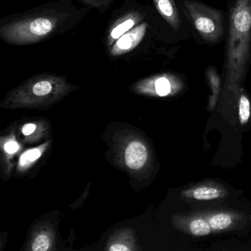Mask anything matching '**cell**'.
Masks as SVG:
<instances>
[{
	"instance_id": "cell-9",
	"label": "cell",
	"mask_w": 251,
	"mask_h": 251,
	"mask_svg": "<svg viewBox=\"0 0 251 251\" xmlns=\"http://www.w3.org/2000/svg\"><path fill=\"white\" fill-rule=\"evenodd\" d=\"M206 75L210 86H211V89H212V100L213 102H214L220 89V77L217 74V70L213 67H208Z\"/></svg>"
},
{
	"instance_id": "cell-14",
	"label": "cell",
	"mask_w": 251,
	"mask_h": 251,
	"mask_svg": "<svg viewBox=\"0 0 251 251\" xmlns=\"http://www.w3.org/2000/svg\"><path fill=\"white\" fill-rule=\"evenodd\" d=\"M50 239L45 234L39 235L33 244V251H45L49 248Z\"/></svg>"
},
{
	"instance_id": "cell-17",
	"label": "cell",
	"mask_w": 251,
	"mask_h": 251,
	"mask_svg": "<svg viewBox=\"0 0 251 251\" xmlns=\"http://www.w3.org/2000/svg\"><path fill=\"white\" fill-rule=\"evenodd\" d=\"M36 126L34 124H27L23 127V133L25 136L32 134L36 130Z\"/></svg>"
},
{
	"instance_id": "cell-13",
	"label": "cell",
	"mask_w": 251,
	"mask_h": 251,
	"mask_svg": "<svg viewBox=\"0 0 251 251\" xmlns=\"http://www.w3.org/2000/svg\"><path fill=\"white\" fill-rule=\"evenodd\" d=\"M239 116L242 125L248 123L251 117V103L245 95H242L239 100Z\"/></svg>"
},
{
	"instance_id": "cell-10",
	"label": "cell",
	"mask_w": 251,
	"mask_h": 251,
	"mask_svg": "<svg viewBox=\"0 0 251 251\" xmlns=\"http://www.w3.org/2000/svg\"><path fill=\"white\" fill-rule=\"evenodd\" d=\"M232 220L230 216L226 214H219L213 216L209 220V224L213 229L223 230L229 227L231 224Z\"/></svg>"
},
{
	"instance_id": "cell-4",
	"label": "cell",
	"mask_w": 251,
	"mask_h": 251,
	"mask_svg": "<svg viewBox=\"0 0 251 251\" xmlns=\"http://www.w3.org/2000/svg\"><path fill=\"white\" fill-rule=\"evenodd\" d=\"M148 25L142 24L136 28L127 31L117 39L111 52L113 55H120L126 53L136 48L143 39Z\"/></svg>"
},
{
	"instance_id": "cell-19",
	"label": "cell",
	"mask_w": 251,
	"mask_h": 251,
	"mask_svg": "<svg viewBox=\"0 0 251 251\" xmlns=\"http://www.w3.org/2000/svg\"><path fill=\"white\" fill-rule=\"evenodd\" d=\"M26 161H27V159H26L24 155H23V157L21 158V160H20V163H21L22 165L25 164Z\"/></svg>"
},
{
	"instance_id": "cell-1",
	"label": "cell",
	"mask_w": 251,
	"mask_h": 251,
	"mask_svg": "<svg viewBox=\"0 0 251 251\" xmlns=\"http://www.w3.org/2000/svg\"><path fill=\"white\" fill-rule=\"evenodd\" d=\"M251 58V0H234L230 10L226 45V81L238 83L246 74Z\"/></svg>"
},
{
	"instance_id": "cell-15",
	"label": "cell",
	"mask_w": 251,
	"mask_h": 251,
	"mask_svg": "<svg viewBox=\"0 0 251 251\" xmlns=\"http://www.w3.org/2000/svg\"><path fill=\"white\" fill-rule=\"evenodd\" d=\"M27 161H33L35 160L38 159L40 157L41 152L38 149L32 150V151H27V152L24 154Z\"/></svg>"
},
{
	"instance_id": "cell-12",
	"label": "cell",
	"mask_w": 251,
	"mask_h": 251,
	"mask_svg": "<svg viewBox=\"0 0 251 251\" xmlns=\"http://www.w3.org/2000/svg\"><path fill=\"white\" fill-rule=\"evenodd\" d=\"M211 226L205 220H195L190 223V230L195 236L208 235L211 231Z\"/></svg>"
},
{
	"instance_id": "cell-11",
	"label": "cell",
	"mask_w": 251,
	"mask_h": 251,
	"mask_svg": "<svg viewBox=\"0 0 251 251\" xmlns=\"http://www.w3.org/2000/svg\"><path fill=\"white\" fill-rule=\"evenodd\" d=\"M53 84L48 79H42L36 82L33 86V93L36 96L43 97L52 92Z\"/></svg>"
},
{
	"instance_id": "cell-2",
	"label": "cell",
	"mask_w": 251,
	"mask_h": 251,
	"mask_svg": "<svg viewBox=\"0 0 251 251\" xmlns=\"http://www.w3.org/2000/svg\"><path fill=\"white\" fill-rule=\"evenodd\" d=\"M183 10L205 42L216 43L223 37L224 17L221 11L197 0L183 1Z\"/></svg>"
},
{
	"instance_id": "cell-6",
	"label": "cell",
	"mask_w": 251,
	"mask_h": 251,
	"mask_svg": "<svg viewBox=\"0 0 251 251\" xmlns=\"http://www.w3.org/2000/svg\"><path fill=\"white\" fill-rule=\"evenodd\" d=\"M154 2L163 18L174 30H178L181 21L174 0H154Z\"/></svg>"
},
{
	"instance_id": "cell-16",
	"label": "cell",
	"mask_w": 251,
	"mask_h": 251,
	"mask_svg": "<svg viewBox=\"0 0 251 251\" xmlns=\"http://www.w3.org/2000/svg\"><path fill=\"white\" fill-rule=\"evenodd\" d=\"M18 144L16 142H13V141L8 142V143L5 145V151L10 154L14 153V152L18 150Z\"/></svg>"
},
{
	"instance_id": "cell-18",
	"label": "cell",
	"mask_w": 251,
	"mask_h": 251,
	"mask_svg": "<svg viewBox=\"0 0 251 251\" xmlns=\"http://www.w3.org/2000/svg\"><path fill=\"white\" fill-rule=\"evenodd\" d=\"M111 251H128L129 248L126 245H114L109 248Z\"/></svg>"
},
{
	"instance_id": "cell-8",
	"label": "cell",
	"mask_w": 251,
	"mask_h": 251,
	"mask_svg": "<svg viewBox=\"0 0 251 251\" xmlns=\"http://www.w3.org/2000/svg\"><path fill=\"white\" fill-rule=\"evenodd\" d=\"M192 196L198 201H209L218 198L220 196V191L211 186H201L194 190Z\"/></svg>"
},
{
	"instance_id": "cell-7",
	"label": "cell",
	"mask_w": 251,
	"mask_h": 251,
	"mask_svg": "<svg viewBox=\"0 0 251 251\" xmlns=\"http://www.w3.org/2000/svg\"><path fill=\"white\" fill-rule=\"evenodd\" d=\"M136 20L134 17H129L125 21L116 26L110 33L109 44L113 43L114 40L120 39L123 35L131 30L132 27L135 25Z\"/></svg>"
},
{
	"instance_id": "cell-3",
	"label": "cell",
	"mask_w": 251,
	"mask_h": 251,
	"mask_svg": "<svg viewBox=\"0 0 251 251\" xmlns=\"http://www.w3.org/2000/svg\"><path fill=\"white\" fill-rule=\"evenodd\" d=\"M55 25L56 20L55 19L37 17L2 27L1 34L9 43H29L48 36L55 28Z\"/></svg>"
},
{
	"instance_id": "cell-5",
	"label": "cell",
	"mask_w": 251,
	"mask_h": 251,
	"mask_svg": "<svg viewBox=\"0 0 251 251\" xmlns=\"http://www.w3.org/2000/svg\"><path fill=\"white\" fill-rule=\"evenodd\" d=\"M125 157L127 167L133 170H139L148 160V151L141 142H132L127 146Z\"/></svg>"
}]
</instances>
